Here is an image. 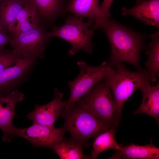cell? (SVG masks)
Returning a JSON list of instances; mask_svg holds the SVG:
<instances>
[{
  "instance_id": "1",
  "label": "cell",
  "mask_w": 159,
  "mask_h": 159,
  "mask_svg": "<svg viewBox=\"0 0 159 159\" xmlns=\"http://www.w3.org/2000/svg\"><path fill=\"white\" fill-rule=\"evenodd\" d=\"M100 28L105 33L110 44L111 54L108 63L110 66L125 62L134 66L138 71L143 69L140 64L139 58L143 43L138 34L110 17L102 21Z\"/></svg>"
},
{
  "instance_id": "2",
  "label": "cell",
  "mask_w": 159,
  "mask_h": 159,
  "mask_svg": "<svg viewBox=\"0 0 159 159\" xmlns=\"http://www.w3.org/2000/svg\"><path fill=\"white\" fill-rule=\"evenodd\" d=\"M112 67L104 80L112 91L116 104V119L119 124L125 101L135 90L150 83L151 81L149 74L146 69L131 72L127 69L122 63Z\"/></svg>"
},
{
  "instance_id": "3",
  "label": "cell",
  "mask_w": 159,
  "mask_h": 159,
  "mask_svg": "<svg viewBox=\"0 0 159 159\" xmlns=\"http://www.w3.org/2000/svg\"><path fill=\"white\" fill-rule=\"evenodd\" d=\"M60 117L64 119L63 127L70 133L71 138L84 146L90 138L112 128L96 118L77 102L68 110L63 108Z\"/></svg>"
},
{
  "instance_id": "4",
  "label": "cell",
  "mask_w": 159,
  "mask_h": 159,
  "mask_svg": "<svg viewBox=\"0 0 159 159\" xmlns=\"http://www.w3.org/2000/svg\"><path fill=\"white\" fill-rule=\"evenodd\" d=\"M77 102L103 123L112 128L118 127L116 104L104 79L95 84Z\"/></svg>"
},
{
  "instance_id": "5",
  "label": "cell",
  "mask_w": 159,
  "mask_h": 159,
  "mask_svg": "<svg viewBox=\"0 0 159 159\" xmlns=\"http://www.w3.org/2000/svg\"><path fill=\"white\" fill-rule=\"evenodd\" d=\"M83 19L75 16L70 17L63 25L54 26L51 32H48V36L49 38H60L68 42L72 47L68 52L70 55H74L80 50L92 54L94 46L92 42L94 31L89 29V27L94 22L88 20L84 22Z\"/></svg>"
},
{
  "instance_id": "6",
  "label": "cell",
  "mask_w": 159,
  "mask_h": 159,
  "mask_svg": "<svg viewBox=\"0 0 159 159\" xmlns=\"http://www.w3.org/2000/svg\"><path fill=\"white\" fill-rule=\"evenodd\" d=\"M77 64L80 67V71L76 78L68 83L70 94L64 107L66 110L77 102L95 84L106 78L112 68L105 61L96 67L89 65L81 60L77 61Z\"/></svg>"
},
{
  "instance_id": "7",
  "label": "cell",
  "mask_w": 159,
  "mask_h": 159,
  "mask_svg": "<svg viewBox=\"0 0 159 159\" xmlns=\"http://www.w3.org/2000/svg\"><path fill=\"white\" fill-rule=\"evenodd\" d=\"M47 26L41 24L38 26L12 37L9 43L21 57L42 59L46 45L50 42Z\"/></svg>"
},
{
  "instance_id": "8",
  "label": "cell",
  "mask_w": 159,
  "mask_h": 159,
  "mask_svg": "<svg viewBox=\"0 0 159 159\" xmlns=\"http://www.w3.org/2000/svg\"><path fill=\"white\" fill-rule=\"evenodd\" d=\"M37 63V59L21 58L3 71L0 74V97L17 90L27 81Z\"/></svg>"
},
{
  "instance_id": "9",
  "label": "cell",
  "mask_w": 159,
  "mask_h": 159,
  "mask_svg": "<svg viewBox=\"0 0 159 159\" xmlns=\"http://www.w3.org/2000/svg\"><path fill=\"white\" fill-rule=\"evenodd\" d=\"M65 130L63 127L56 128L33 123L28 127L19 129L16 127L14 130V137L18 136L30 142L33 148L43 147L51 148L55 144L64 138Z\"/></svg>"
},
{
  "instance_id": "10",
  "label": "cell",
  "mask_w": 159,
  "mask_h": 159,
  "mask_svg": "<svg viewBox=\"0 0 159 159\" xmlns=\"http://www.w3.org/2000/svg\"><path fill=\"white\" fill-rule=\"evenodd\" d=\"M54 98L49 102L43 105L35 104L34 110L28 113L26 117L33 123L54 126L57 119L59 117L62 109L66 104L67 101H63V94L57 88L54 90Z\"/></svg>"
},
{
  "instance_id": "11",
  "label": "cell",
  "mask_w": 159,
  "mask_h": 159,
  "mask_svg": "<svg viewBox=\"0 0 159 159\" xmlns=\"http://www.w3.org/2000/svg\"><path fill=\"white\" fill-rule=\"evenodd\" d=\"M24 98V94L18 90L0 97V129L3 133L4 142H10L14 137L13 132L16 127L13 119L16 115L15 107Z\"/></svg>"
},
{
  "instance_id": "12",
  "label": "cell",
  "mask_w": 159,
  "mask_h": 159,
  "mask_svg": "<svg viewBox=\"0 0 159 159\" xmlns=\"http://www.w3.org/2000/svg\"><path fill=\"white\" fill-rule=\"evenodd\" d=\"M122 10L123 15H131L146 24L159 28V0H144L131 8L123 7Z\"/></svg>"
},
{
  "instance_id": "13",
  "label": "cell",
  "mask_w": 159,
  "mask_h": 159,
  "mask_svg": "<svg viewBox=\"0 0 159 159\" xmlns=\"http://www.w3.org/2000/svg\"><path fill=\"white\" fill-rule=\"evenodd\" d=\"M24 2V6L9 28L8 33L12 37L37 27L41 24L39 15L34 7Z\"/></svg>"
},
{
  "instance_id": "14",
  "label": "cell",
  "mask_w": 159,
  "mask_h": 159,
  "mask_svg": "<svg viewBox=\"0 0 159 159\" xmlns=\"http://www.w3.org/2000/svg\"><path fill=\"white\" fill-rule=\"evenodd\" d=\"M32 5L40 17L41 24L53 23L60 15L65 0H24Z\"/></svg>"
},
{
  "instance_id": "15",
  "label": "cell",
  "mask_w": 159,
  "mask_h": 159,
  "mask_svg": "<svg viewBox=\"0 0 159 159\" xmlns=\"http://www.w3.org/2000/svg\"><path fill=\"white\" fill-rule=\"evenodd\" d=\"M143 94L142 102L140 107L133 112V115L145 114L159 122V83L154 86L148 84L140 88Z\"/></svg>"
},
{
  "instance_id": "16",
  "label": "cell",
  "mask_w": 159,
  "mask_h": 159,
  "mask_svg": "<svg viewBox=\"0 0 159 159\" xmlns=\"http://www.w3.org/2000/svg\"><path fill=\"white\" fill-rule=\"evenodd\" d=\"M109 159H159V148L154 145L152 141L145 145L133 143L122 146L121 150H116Z\"/></svg>"
},
{
  "instance_id": "17",
  "label": "cell",
  "mask_w": 159,
  "mask_h": 159,
  "mask_svg": "<svg viewBox=\"0 0 159 159\" xmlns=\"http://www.w3.org/2000/svg\"><path fill=\"white\" fill-rule=\"evenodd\" d=\"M99 0H71L67 5L64 12H70L77 18H88L95 21L98 8Z\"/></svg>"
},
{
  "instance_id": "18",
  "label": "cell",
  "mask_w": 159,
  "mask_h": 159,
  "mask_svg": "<svg viewBox=\"0 0 159 159\" xmlns=\"http://www.w3.org/2000/svg\"><path fill=\"white\" fill-rule=\"evenodd\" d=\"M84 146L70 138H64L51 149L61 159H85L90 157L83 153Z\"/></svg>"
},
{
  "instance_id": "19",
  "label": "cell",
  "mask_w": 159,
  "mask_h": 159,
  "mask_svg": "<svg viewBox=\"0 0 159 159\" xmlns=\"http://www.w3.org/2000/svg\"><path fill=\"white\" fill-rule=\"evenodd\" d=\"M116 129L111 128L101 133L96 137L92 144L93 149L90 159H96L101 153L109 149L121 150L122 146L115 139Z\"/></svg>"
},
{
  "instance_id": "20",
  "label": "cell",
  "mask_w": 159,
  "mask_h": 159,
  "mask_svg": "<svg viewBox=\"0 0 159 159\" xmlns=\"http://www.w3.org/2000/svg\"><path fill=\"white\" fill-rule=\"evenodd\" d=\"M24 5L23 0H0V27L7 33Z\"/></svg>"
},
{
  "instance_id": "21",
  "label": "cell",
  "mask_w": 159,
  "mask_h": 159,
  "mask_svg": "<svg viewBox=\"0 0 159 159\" xmlns=\"http://www.w3.org/2000/svg\"><path fill=\"white\" fill-rule=\"evenodd\" d=\"M151 37L152 41L149 43V49L146 52L148 59L145 64L151 82L153 84L156 81V77L159 75V31L151 34Z\"/></svg>"
},
{
  "instance_id": "22",
  "label": "cell",
  "mask_w": 159,
  "mask_h": 159,
  "mask_svg": "<svg viewBox=\"0 0 159 159\" xmlns=\"http://www.w3.org/2000/svg\"><path fill=\"white\" fill-rule=\"evenodd\" d=\"M21 58L13 49H0V74L6 68L15 64Z\"/></svg>"
},
{
  "instance_id": "23",
  "label": "cell",
  "mask_w": 159,
  "mask_h": 159,
  "mask_svg": "<svg viewBox=\"0 0 159 159\" xmlns=\"http://www.w3.org/2000/svg\"><path fill=\"white\" fill-rule=\"evenodd\" d=\"M113 0H103L101 5L99 6L93 26L94 28H97L102 20L110 17V9Z\"/></svg>"
},
{
  "instance_id": "24",
  "label": "cell",
  "mask_w": 159,
  "mask_h": 159,
  "mask_svg": "<svg viewBox=\"0 0 159 159\" xmlns=\"http://www.w3.org/2000/svg\"><path fill=\"white\" fill-rule=\"evenodd\" d=\"M11 38V35L6 32L0 27V49L5 48V46L9 43Z\"/></svg>"
},
{
  "instance_id": "25",
  "label": "cell",
  "mask_w": 159,
  "mask_h": 159,
  "mask_svg": "<svg viewBox=\"0 0 159 159\" xmlns=\"http://www.w3.org/2000/svg\"><path fill=\"white\" fill-rule=\"evenodd\" d=\"M142 1V0H137V4L139 3L141 1Z\"/></svg>"
}]
</instances>
